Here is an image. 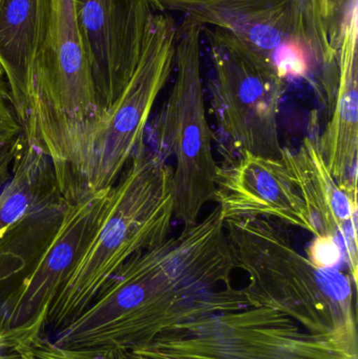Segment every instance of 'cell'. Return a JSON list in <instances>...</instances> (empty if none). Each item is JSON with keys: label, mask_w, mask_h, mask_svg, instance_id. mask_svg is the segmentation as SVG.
<instances>
[{"label": "cell", "mask_w": 358, "mask_h": 359, "mask_svg": "<svg viewBox=\"0 0 358 359\" xmlns=\"http://www.w3.org/2000/svg\"><path fill=\"white\" fill-rule=\"evenodd\" d=\"M202 35L209 50L212 109L221 130L240 153L281 159L279 115L285 78L231 34L203 27Z\"/></svg>", "instance_id": "52a82bcc"}, {"label": "cell", "mask_w": 358, "mask_h": 359, "mask_svg": "<svg viewBox=\"0 0 358 359\" xmlns=\"http://www.w3.org/2000/svg\"><path fill=\"white\" fill-rule=\"evenodd\" d=\"M220 206L128 259L97 299L61 331L71 349L126 352L151 343L161 312L240 307Z\"/></svg>", "instance_id": "6da1fadb"}, {"label": "cell", "mask_w": 358, "mask_h": 359, "mask_svg": "<svg viewBox=\"0 0 358 359\" xmlns=\"http://www.w3.org/2000/svg\"><path fill=\"white\" fill-rule=\"evenodd\" d=\"M111 188L65 205L29 269L0 299V341L42 334L53 302L104 217Z\"/></svg>", "instance_id": "ba28073f"}, {"label": "cell", "mask_w": 358, "mask_h": 359, "mask_svg": "<svg viewBox=\"0 0 358 359\" xmlns=\"http://www.w3.org/2000/svg\"><path fill=\"white\" fill-rule=\"evenodd\" d=\"M22 133L17 138L0 139V185L10 178L13 163L20 147Z\"/></svg>", "instance_id": "d6986e66"}, {"label": "cell", "mask_w": 358, "mask_h": 359, "mask_svg": "<svg viewBox=\"0 0 358 359\" xmlns=\"http://www.w3.org/2000/svg\"><path fill=\"white\" fill-rule=\"evenodd\" d=\"M102 113L122 94L144 50L160 0H76Z\"/></svg>", "instance_id": "9c48e42d"}, {"label": "cell", "mask_w": 358, "mask_h": 359, "mask_svg": "<svg viewBox=\"0 0 358 359\" xmlns=\"http://www.w3.org/2000/svg\"><path fill=\"white\" fill-rule=\"evenodd\" d=\"M102 114L86 56L76 0H48L43 44L36 65L22 135L50 159Z\"/></svg>", "instance_id": "5b68a950"}, {"label": "cell", "mask_w": 358, "mask_h": 359, "mask_svg": "<svg viewBox=\"0 0 358 359\" xmlns=\"http://www.w3.org/2000/svg\"><path fill=\"white\" fill-rule=\"evenodd\" d=\"M48 11V0H0V77L10 90L20 126L27 116Z\"/></svg>", "instance_id": "4fadbf2b"}, {"label": "cell", "mask_w": 358, "mask_h": 359, "mask_svg": "<svg viewBox=\"0 0 358 359\" xmlns=\"http://www.w3.org/2000/svg\"><path fill=\"white\" fill-rule=\"evenodd\" d=\"M325 6L332 41L340 48L345 29L353 11L358 6L357 0H325Z\"/></svg>", "instance_id": "2e32d148"}, {"label": "cell", "mask_w": 358, "mask_h": 359, "mask_svg": "<svg viewBox=\"0 0 358 359\" xmlns=\"http://www.w3.org/2000/svg\"><path fill=\"white\" fill-rule=\"evenodd\" d=\"M22 133L13 107L10 90L0 77V139L17 138Z\"/></svg>", "instance_id": "e0dca14e"}, {"label": "cell", "mask_w": 358, "mask_h": 359, "mask_svg": "<svg viewBox=\"0 0 358 359\" xmlns=\"http://www.w3.org/2000/svg\"><path fill=\"white\" fill-rule=\"evenodd\" d=\"M308 257L321 267L334 268L344 259L342 248L333 238H315L308 249Z\"/></svg>", "instance_id": "ac0fdd59"}, {"label": "cell", "mask_w": 358, "mask_h": 359, "mask_svg": "<svg viewBox=\"0 0 358 359\" xmlns=\"http://www.w3.org/2000/svg\"><path fill=\"white\" fill-rule=\"evenodd\" d=\"M357 8L351 15L338 48V86L331 117L317 138L328 170L345 191L354 196H357L358 149Z\"/></svg>", "instance_id": "7c38bea8"}, {"label": "cell", "mask_w": 358, "mask_h": 359, "mask_svg": "<svg viewBox=\"0 0 358 359\" xmlns=\"http://www.w3.org/2000/svg\"><path fill=\"white\" fill-rule=\"evenodd\" d=\"M167 13L200 27L231 34L273 63L285 79L310 82L331 109L338 76V48L325 0H160Z\"/></svg>", "instance_id": "277c9868"}, {"label": "cell", "mask_w": 358, "mask_h": 359, "mask_svg": "<svg viewBox=\"0 0 358 359\" xmlns=\"http://www.w3.org/2000/svg\"><path fill=\"white\" fill-rule=\"evenodd\" d=\"M178 32L170 13L153 17L138 67L122 94L53 160L67 204L113 187L144 143L149 117L174 72Z\"/></svg>", "instance_id": "3957f363"}, {"label": "cell", "mask_w": 358, "mask_h": 359, "mask_svg": "<svg viewBox=\"0 0 358 359\" xmlns=\"http://www.w3.org/2000/svg\"><path fill=\"white\" fill-rule=\"evenodd\" d=\"M220 168L214 202L225 219L261 217L300 228L315 236L308 209L285 164L250 153Z\"/></svg>", "instance_id": "30bf717a"}, {"label": "cell", "mask_w": 358, "mask_h": 359, "mask_svg": "<svg viewBox=\"0 0 358 359\" xmlns=\"http://www.w3.org/2000/svg\"><path fill=\"white\" fill-rule=\"evenodd\" d=\"M174 219L172 168L142 143L111 187L104 217L53 302L46 327L57 333L77 318L128 259L170 236Z\"/></svg>", "instance_id": "7a4b0ae2"}, {"label": "cell", "mask_w": 358, "mask_h": 359, "mask_svg": "<svg viewBox=\"0 0 358 359\" xmlns=\"http://www.w3.org/2000/svg\"><path fill=\"white\" fill-rule=\"evenodd\" d=\"M281 160L308 209L317 231L315 238L329 236L338 242L357 284V196L345 191L332 176L317 138L305 137L294 151L283 147Z\"/></svg>", "instance_id": "8fae6325"}, {"label": "cell", "mask_w": 358, "mask_h": 359, "mask_svg": "<svg viewBox=\"0 0 358 359\" xmlns=\"http://www.w3.org/2000/svg\"><path fill=\"white\" fill-rule=\"evenodd\" d=\"M0 359H37L20 344H10L0 348Z\"/></svg>", "instance_id": "ffe728a7"}, {"label": "cell", "mask_w": 358, "mask_h": 359, "mask_svg": "<svg viewBox=\"0 0 358 359\" xmlns=\"http://www.w3.org/2000/svg\"><path fill=\"white\" fill-rule=\"evenodd\" d=\"M62 205L27 217L0 238V290L22 276L58 225Z\"/></svg>", "instance_id": "9a60e30c"}, {"label": "cell", "mask_w": 358, "mask_h": 359, "mask_svg": "<svg viewBox=\"0 0 358 359\" xmlns=\"http://www.w3.org/2000/svg\"><path fill=\"white\" fill-rule=\"evenodd\" d=\"M0 194V238L32 215L64 202L52 160L23 138Z\"/></svg>", "instance_id": "5bb4252c"}, {"label": "cell", "mask_w": 358, "mask_h": 359, "mask_svg": "<svg viewBox=\"0 0 358 359\" xmlns=\"http://www.w3.org/2000/svg\"><path fill=\"white\" fill-rule=\"evenodd\" d=\"M202 37L200 25L183 19L177 39L174 86L156 126L160 156L174 158V219L183 226L197 223L205 205L214 202L220 170L206 114Z\"/></svg>", "instance_id": "8992f818"}]
</instances>
